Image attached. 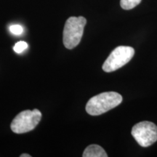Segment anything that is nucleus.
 <instances>
[{
  "mask_svg": "<svg viewBox=\"0 0 157 157\" xmlns=\"http://www.w3.org/2000/svg\"><path fill=\"white\" fill-rule=\"evenodd\" d=\"M132 135L141 147L147 148L157 141V126L154 123L145 121L136 124L131 131Z\"/></svg>",
  "mask_w": 157,
  "mask_h": 157,
  "instance_id": "39448f33",
  "label": "nucleus"
},
{
  "mask_svg": "<svg viewBox=\"0 0 157 157\" xmlns=\"http://www.w3.org/2000/svg\"><path fill=\"white\" fill-rule=\"evenodd\" d=\"M135 55L134 48L128 46H119L115 48L103 65V70L110 73L117 71L130 61Z\"/></svg>",
  "mask_w": 157,
  "mask_h": 157,
  "instance_id": "20e7f679",
  "label": "nucleus"
},
{
  "mask_svg": "<svg viewBox=\"0 0 157 157\" xmlns=\"http://www.w3.org/2000/svg\"><path fill=\"white\" fill-rule=\"evenodd\" d=\"M9 29L12 34L15 35H21L23 32V27L20 25H13L11 26H10Z\"/></svg>",
  "mask_w": 157,
  "mask_h": 157,
  "instance_id": "1a4fd4ad",
  "label": "nucleus"
},
{
  "mask_svg": "<svg viewBox=\"0 0 157 157\" xmlns=\"http://www.w3.org/2000/svg\"><path fill=\"white\" fill-rule=\"evenodd\" d=\"M141 2V0H120L121 8L126 10L135 8Z\"/></svg>",
  "mask_w": 157,
  "mask_h": 157,
  "instance_id": "0eeeda50",
  "label": "nucleus"
},
{
  "mask_svg": "<svg viewBox=\"0 0 157 157\" xmlns=\"http://www.w3.org/2000/svg\"><path fill=\"white\" fill-rule=\"evenodd\" d=\"M42 119V113L38 109L25 110L19 113L11 123V129L17 134L33 130Z\"/></svg>",
  "mask_w": 157,
  "mask_h": 157,
  "instance_id": "7ed1b4c3",
  "label": "nucleus"
},
{
  "mask_svg": "<svg viewBox=\"0 0 157 157\" xmlns=\"http://www.w3.org/2000/svg\"><path fill=\"white\" fill-rule=\"evenodd\" d=\"M83 157H107L108 155L105 150L98 145L93 144L87 146L84 151Z\"/></svg>",
  "mask_w": 157,
  "mask_h": 157,
  "instance_id": "423d86ee",
  "label": "nucleus"
},
{
  "mask_svg": "<svg viewBox=\"0 0 157 157\" xmlns=\"http://www.w3.org/2000/svg\"><path fill=\"white\" fill-rule=\"evenodd\" d=\"M122 102V96L116 92H105L90 98L86 105V111L92 116L107 112Z\"/></svg>",
  "mask_w": 157,
  "mask_h": 157,
  "instance_id": "f257e3e1",
  "label": "nucleus"
},
{
  "mask_svg": "<svg viewBox=\"0 0 157 157\" xmlns=\"http://www.w3.org/2000/svg\"><path fill=\"white\" fill-rule=\"evenodd\" d=\"M28 48V44H27L25 42H23V41H21V42H17L16 44H15L14 48H13V50L16 53L21 54L25 50Z\"/></svg>",
  "mask_w": 157,
  "mask_h": 157,
  "instance_id": "6e6552de",
  "label": "nucleus"
},
{
  "mask_svg": "<svg viewBox=\"0 0 157 157\" xmlns=\"http://www.w3.org/2000/svg\"><path fill=\"white\" fill-rule=\"evenodd\" d=\"M87 20L82 16L70 17L67 19L65 23L63 35V44L66 48L71 50L79 44Z\"/></svg>",
  "mask_w": 157,
  "mask_h": 157,
  "instance_id": "f03ea898",
  "label": "nucleus"
},
{
  "mask_svg": "<svg viewBox=\"0 0 157 157\" xmlns=\"http://www.w3.org/2000/svg\"><path fill=\"white\" fill-rule=\"evenodd\" d=\"M20 156L21 157H31V155H29L28 154H21Z\"/></svg>",
  "mask_w": 157,
  "mask_h": 157,
  "instance_id": "9d476101",
  "label": "nucleus"
}]
</instances>
